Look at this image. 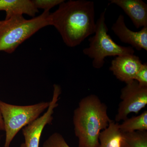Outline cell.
<instances>
[{
	"label": "cell",
	"mask_w": 147,
	"mask_h": 147,
	"mask_svg": "<svg viewBox=\"0 0 147 147\" xmlns=\"http://www.w3.org/2000/svg\"><path fill=\"white\" fill-rule=\"evenodd\" d=\"M94 3L87 0L64 1L50 15V26L60 34L67 46L80 45L96 30Z\"/></svg>",
	"instance_id": "6da1fadb"
},
{
	"label": "cell",
	"mask_w": 147,
	"mask_h": 147,
	"mask_svg": "<svg viewBox=\"0 0 147 147\" xmlns=\"http://www.w3.org/2000/svg\"><path fill=\"white\" fill-rule=\"evenodd\" d=\"M120 7L137 29L147 27V4L142 0H110Z\"/></svg>",
	"instance_id": "30bf717a"
},
{
	"label": "cell",
	"mask_w": 147,
	"mask_h": 147,
	"mask_svg": "<svg viewBox=\"0 0 147 147\" xmlns=\"http://www.w3.org/2000/svg\"><path fill=\"white\" fill-rule=\"evenodd\" d=\"M20 147H26V146H25V144H24V143H22V144H21V146H20Z\"/></svg>",
	"instance_id": "d6986e66"
},
{
	"label": "cell",
	"mask_w": 147,
	"mask_h": 147,
	"mask_svg": "<svg viewBox=\"0 0 147 147\" xmlns=\"http://www.w3.org/2000/svg\"><path fill=\"white\" fill-rule=\"evenodd\" d=\"M126 84L121 91V100L115 117L117 123L124 120L131 113L138 114L147 104V87L142 86L135 80Z\"/></svg>",
	"instance_id": "8992f818"
},
{
	"label": "cell",
	"mask_w": 147,
	"mask_h": 147,
	"mask_svg": "<svg viewBox=\"0 0 147 147\" xmlns=\"http://www.w3.org/2000/svg\"><path fill=\"white\" fill-rule=\"evenodd\" d=\"M119 125L115 121H110L108 127L100 132L98 147H121L122 133Z\"/></svg>",
	"instance_id": "7c38bea8"
},
{
	"label": "cell",
	"mask_w": 147,
	"mask_h": 147,
	"mask_svg": "<svg viewBox=\"0 0 147 147\" xmlns=\"http://www.w3.org/2000/svg\"><path fill=\"white\" fill-rule=\"evenodd\" d=\"M0 130L4 131L3 121L2 117L1 112H0Z\"/></svg>",
	"instance_id": "ac0fdd59"
},
{
	"label": "cell",
	"mask_w": 147,
	"mask_h": 147,
	"mask_svg": "<svg viewBox=\"0 0 147 147\" xmlns=\"http://www.w3.org/2000/svg\"><path fill=\"white\" fill-rule=\"evenodd\" d=\"M42 147H71L63 136L59 132H54L44 142Z\"/></svg>",
	"instance_id": "9a60e30c"
},
{
	"label": "cell",
	"mask_w": 147,
	"mask_h": 147,
	"mask_svg": "<svg viewBox=\"0 0 147 147\" xmlns=\"http://www.w3.org/2000/svg\"><path fill=\"white\" fill-rule=\"evenodd\" d=\"M1 21H0V24H1Z\"/></svg>",
	"instance_id": "ffe728a7"
},
{
	"label": "cell",
	"mask_w": 147,
	"mask_h": 147,
	"mask_svg": "<svg viewBox=\"0 0 147 147\" xmlns=\"http://www.w3.org/2000/svg\"><path fill=\"white\" fill-rule=\"evenodd\" d=\"M142 64L140 58L134 54L122 55L112 60L109 69L117 79L127 84L134 80Z\"/></svg>",
	"instance_id": "9c48e42d"
},
{
	"label": "cell",
	"mask_w": 147,
	"mask_h": 147,
	"mask_svg": "<svg viewBox=\"0 0 147 147\" xmlns=\"http://www.w3.org/2000/svg\"><path fill=\"white\" fill-rule=\"evenodd\" d=\"M53 87V97L47 111L34 121L22 129L26 147H39L43 129L47 125L52 123L54 111L58 107V100L62 92L59 85L55 84Z\"/></svg>",
	"instance_id": "52a82bcc"
},
{
	"label": "cell",
	"mask_w": 147,
	"mask_h": 147,
	"mask_svg": "<svg viewBox=\"0 0 147 147\" xmlns=\"http://www.w3.org/2000/svg\"><path fill=\"white\" fill-rule=\"evenodd\" d=\"M122 133L147 130V111L145 110L138 116H134L123 121L119 125Z\"/></svg>",
	"instance_id": "4fadbf2b"
},
{
	"label": "cell",
	"mask_w": 147,
	"mask_h": 147,
	"mask_svg": "<svg viewBox=\"0 0 147 147\" xmlns=\"http://www.w3.org/2000/svg\"><path fill=\"white\" fill-rule=\"evenodd\" d=\"M50 11L30 19L17 14L0 24V52L13 53L21 44L40 29L50 26Z\"/></svg>",
	"instance_id": "3957f363"
},
{
	"label": "cell",
	"mask_w": 147,
	"mask_h": 147,
	"mask_svg": "<svg viewBox=\"0 0 147 147\" xmlns=\"http://www.w3.org/2000/svg\"><path fill=\"white\" fill-rule=\"evenodd\" d=\"M111 30L119 39L138 51H147V27L138 32L133 31L127 27L123 15L121 14L111 27Z\"/></svg>",
	"instance_id": "ba28073f"
},
{
	"label": "cell",
	"mask_w": 147,
	"mask_h": 147,
	"mask_svg": "<svg viewBox=\"0 0 147 147\" xmlns=\"http://www.w3.org/2000/svg\"><path fill=\"white\" fill-rule=\"evenodd\" d=\"M105 8L96 22L94 35L88 39L89 45L84 48L83 53L92 59L94 68L99 69L105 64V58L128 55H134L135 50L131 46H121L117 44L108 34V26L105 23Z\"/></svg>",
	"instance_id": "277c9868"
},
{
	"label": "cell",
	"mask_w": 147,
	"mask_h": 147,
	"mask_svg": "<svg viewBox=\"0 0 147 147\" xmlns=\"http://www.w3.org/2000/svg\"><path fill=\"white\" fill-rule=\"evenodd\" d=\"M134 80L142 86L147 87V64H142L137 72Z\"/></svg>",
	"instance_id": "e0dca14e"
},
{
	"label": "cell",
	"mask_w": 147,
	"mask_h": 147,
	"mask_svg": "<svg viewBox=\"0 0 147 147\" xmlns=\"http://www.w3.org/2000/svg\"><path fill=\"white\" fill-rule=\"evenodd\" d=\"M112 120L108 107L96 95L82 98L74 111L73 123L79 147H98L100 132L108 127Z\"/></svg>",
	"instance_id": "7a4b0ae2"
},
{
	"label": "cell",
	"mask_w": 147,
	"mask_h": 147,
	"mask_svg": "<svg viewBox=\"0 0 147 147\" xmlns=\"http://www.w3.org/2000/svg\"><path fill=\"white\" fill-rule=\"evenodd\" d=\"M120 146L147 147V131H137L122 133Z\"/></svg>",
	"instance_id": "5bb4252c"
},
{
	"label": "cell",
	"mask_w": 147,
	"mask_h": 147,
	"mask_svg": "<svg viewBox=\"0 0 147 147\" xmlns=\"http://www.w3.org/2000/svg\"><path fill=\"white\" fill-rule=\"evenodd\" d=\"M64 0H32L34 5L38 9H42L44 11H50V9L59 5Z\"/></svg>",
	"instance_id": "2e32d148"
},
{
	"label": "cell",
	"mask_w": 147,
	"mask_h": 147,
	"mask_svg": "<svg viewBox=\"0 0 147 147\" xmlns=\"http://www.w3.org/2000/svg\"><path fill=\"white\" fill-rule=\"evenodd\" d=\"M49 105L50 102H41L33 105H18L0 100V112L5 132L4 147H9L18 132L39 117Z\"/></svg>",
	"instance_id": "5b68a950"
},
{
	"label": "cell",
	"mask_w": 147,
	"mask_h": 147,
	"mask_svg": "<svg viewBox=\"0 0 147 147\" xmlns=\"http://www.w3.org/2000/svg\"><path fill=\"white\" fill-rule=\"evenodd\" d=\"M0 11H5V20L17 14L34 17L38 12L32 0H0Z\"/></svg>",
	"instance_id": "8fae6325"
}]
</instances>
